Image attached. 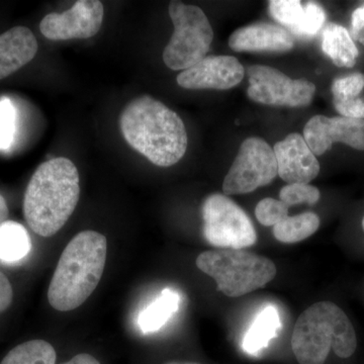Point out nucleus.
Segmentation results:
<instances>
[{
    "mask_svg": "<svg viewBox=\"0 0 364 364\" xmlns=\"http://www.w3.org/2000/svg\"><path fill=\"white\" fill-rule=\"evenodd\" d=\"M119 128L133 149L159 167L176 164L188 149V133L181 117L150 95L127 105Z\"/></svg>",
    "mask_w": 364,
    "mask_h": 364,
    "instance_id": "f257e3e1",
    "label": "nucleus"
},
{
    "mask_svg": "<svg viewBox=\"0 0 364 364\" xmlns=\"http://www.w3.org/2000/svg\"><path fill=\"white\" fill-rule=\"evenodd\" d=\"M77 167L64 157L53 158L38 167L26 186L23 215L40 236H54L73 214L80 196Z\"/></svg>",
    "mask_w": 364,
    "mask_h": 364,
    "instance_id": "f03ea898",
    "label": "nucleus"
},
{
    "mask_svg": "<svg viewBox=\"0 0 364 364\" xmlns=\"http://www.w3.org/2000/svg\"><path fill=\"white\" fill-rule=\"evenodd\" d=\"M107 241L92 230L71 239L60 256L48 291L55 310L69 312L83 305L97 289L107 261Z\"/></svg>",
    "mask_w": 364,
    "mask_h": 364,
    "instance_id": "7ed1b4c3",
    "label": "nucleus"
},
{
    "mask_svg": "<svg viewBox=\"0 0 364 364\" xmlns=\"http://www.w3.org/2000/svg\"><path fill=\"white\" fill-rule=\"evenodd\" d=\"M358 348L353 325L336 304L318 301L299 315L291 336V349L299 364H324L333 349L349 358Z\"/></svg>",
    "mask_w": 364,
    "mask_h": 364,
    "instance_id": "20e7f679",
    "label": "nucleus"
},
{
    "mask_svg": "<svg viewBox=\"0 0 364 364\" xmlns=\"http://www.w3.org/2000/svg\"><path fill=\"white\" fill-rule=\"evenodd\" d=\"M196 267L215 279L217 289L239 298L262 289L277 275L274 262L243 249H218L198 256Z\"/></svg>",
    "mask_w": 364,
    "mask_h": 364,
    "instance_id": "39448f33",
    "label": "nucleus"
},
{
    "mask_svg": "<svg viewBox=\"0 0 364 364\" xmlns=\"http://www.w3.org/2000/svg\"><path fill=\"white\" fill-rule=\"evenodd\" d=\"M169 16L174 33L163 51V61L171 70H186L207 56L214 39L212 26L198 6L171 1Z\"/></svg>",
    "mask_w": 364,
    "mask_h": 364,
    "instance_id": "423d86ee",
    "label": "nucleus"
},
{
    "mask_svg": "<svg viewBox=\"0 0 364 364\" xmlns=\"http://www.w3.org/2000/svg\"><path fill=\"white\" fill-rule=\"evenodd\" d=\"M203 233L205 240L221 249L250 247L257 234L248 215L231 198L214 193L203 203Z\"/></svg>",
    "mask_w": 364,
    "mask_h": 364,
    "instance_id": "0eeeda50",
    "label": "nucleus"
},
{
    "mask_svg": "<svg viewBox=\"0 0 364 364\" xmlns=\"http://www.w3.org/2000/svg\"><path fill=\"white\" fill-rule=\"evenodd\" d=\"M277 176L274 151L260 138L246 139L228 171L223 191L225 196L244 195L272 183Z\"/></svg>",
    "mask_w": 364,
    "mask_h": 364,
    "instance_id": "6e6552de",
    "label": "nucleus"
},
{
    "mask_svg": "<svg viewBox=\"0 0 364 364\" xmlns=\"http://www.w3.org/2000/svg\"><path fill=\"white\" fill-rule=\"evenodd\" d=\"M248 97L267 105L306 107L312 102L316 86L306 79H291L279 69L253 65L248 69Z\"/></svg>",
    "mask_w": 364,
    "mask_h": 364,
    "instance_id": "1a4fd4ad",
    "label": "nucleus"
},
{
    "mask_svg": "<svg viewBox=\"0 0 364 364\" xmlns=\"http://www.w3.org/2000/svg\"><path fill=\"white\" fill-rule=\"evenodd\" d=\"M104 4L98 0H79L64 13L47 14L40 23L41 33L51 41L90 39L104 21Z\"/></svg>",
    "mask_w": 364,
    "mask_h": 364,
    "instance_id": "9d476101",
    "label": "nucleus"
},
{
    "mask_svg": "<svg viewBox=\"0 0 364 364\" xmlns=\"http://www.w3.org/2000/svg\"><path fill=\"white\" fill-rule=\"evenodd\" d=\"M304 139L316 156L324 154L334 143L363 151L364 119L315 116L306 123Z\"/></svg>",
    "mask_w": 364,
    "mask_h": 364,
    "instance_id": "9b49d317",
    "label": "nucleus"
},
{
    "mask_svg": "<svg viewBox=\"0 0 364 364\" xmlns=\"http://www.w3.org/2000/svg\"><path fill=\"white\" fill-rule=\"evenodd\" d=\"M244 77V68L232 56H208L196 65L182 71L176 80L186 90H227L235 87Z\"/></svg>",
    "mask_w": 364,
    "mask_h": 364,
    "instance_id": "f8f14e48",
    "label": "nucleus"
},
{
    "mask_svg": "<svg viewBox=\"0 0 364 364\" xmlns=\"http://www.w3.org/2000/svg\"><path fill=\"white\" fill-rule=\"evenodd\" d=\"M277 176L289 184H309L318 176L320 163L305 139L299 134H289L284 140L275 144Z\"/></svg>",
    "mask_w": 364,
    "mask_h": 364,
    "instance_id": "ddd939ff",
    "label": "nucleus"
},
{
    "mask_svg": "<svg viewBox=\"0 0 364 364\" xmlns=\"http://www.w3.org/2000/svg\"><path fill=\"white\" fill-rule=\"evenodd\" d=\"M269 13L275 21L301 39H312L325 25L324 9L316 2L303 6L299 0H272Z\"/></svg>",
    "mask_w": 364,
    "mask_h": 364,
    "instance_id": "4468645a",
    "label": "nucleus"
},
{
    "mask_svg": "<svg viewBox=\"0 0 364 364\" xmlns=\"http://www.w3.org/2000/svg\"><path fill=\"white\" fill-rule=\"evenodd\" d=\"M291 33L282 26L256 23L232 33L229 46L236 52H287L293 49Z\"/></svg>",
    "mask_w": 364,
    "mask_h": 364,
    "instance_id": "2eb2a0df",
    "label": "nucleus"
},
{
    "mask_svg": "<svg viewBox=\"0 0 364 364\" xmlns=\"http://www.w3.org/2000/svg\"><path fill=\"white\" fill-rule=\"evenodd\" d=\"M38 53V42L26 26H14L0 35V80L30 63Z\"/></svg>",
    "mask_w": 364,
    "mask_h": 364,
    "instance_id": "dca6fc26",
    "label": "nucleus"
},
{
    "mask_svg": "<svg viewBox=\"0 0 364 364\" xmlns=\"http://www.w3.org/2000/svg\"><path fill=\"white\" fill-rule=\"evenodd\" d=\"M322 50L337 67L352 68L359 55L358 47L344 26L328 23L322 33Z\"/></svg>",
    "mask_w": 364,
    "mask_h": 364,
    "instance_id": "f3484780",
    "label": "nucleus"
},
{
    "mask_svg": "<svg viewBox=\"0 0 364 364\" xmlns=\"http://www.w3.org/2000/svg\"><path fill=\"white\" fill-rule=\"evenodd\" d=\"M282 327L279 314L273 306L263 309L252 323L244 336L242 348L248 354L259 353L267 348L270 340L277 336Z\"/></svg>",
    "mask_w": 364,
    "mask_h": 364,
    "instance_id": "a211bd4d",
    "label": "nucleus"
},
{
    "mask_svg": "<svg viewBox=\"0 0 364 364\" xmlns=\"http://www.w3.org/2000/svg\"><path fill=\"white\" fill-rule=\"evenodd\" d=\"M181 296L173 289H163L147 308L144 309L138 318V325L143 333L156 332L168 322L178 311Z\"/></svg>",
    "mask_w": 364,
    "mask_h": 364,
    "instance_id": "6ab92c4d",
    "label": "nucleus"
},
{
    "mask_svg": "<svg viewBox=\"0 0 364 364\" xmlns=\"http://www.w3.org/2000/svg\"><path fill=\"white\" fill-rule=\"evenodd\" d=\"M31 249L30 235L23 225L14 221L0 224V260L16 262L28 256Z\"/></svg>",
    "mask_w": 364,
    "mask_h": 364,
    "instance_id": "aec40b11",
    "label": "nucleus"
},
{
    "mask_svg": "<svg viewBox=\"0 0 364 364\" xmlns=\"http://www.w3.org/2000/svg\"><path fill=\"white\" fill-rule=\"evenodd\" d=\"M320 218L312 212L287 217L273 226V235L277 241L284 244L299 243L318 231Z\"/></svg>",
    "mask_w": 364,
    "mask_h": 364,
    "instance_id": "412c9836",
    "label": "nucleus"
},
{
    "mask_svg": "<svg viewBox=\"0 0 364 364\" xmlns=\"http://www.w3.org/2000/svg\"><path fill=\"white\" fill-rule=\"evenodd\" d=\"M54 347L45 340H31L18 345L4 356L0 364H56Z\"/></svg>",
    "mask_w": 364,
    "mask_h": 364,
    "instance_id": "4be33fe9",
    "label": "nucleus"
},
{
    "mask_svg": "<svg viewBox=\"0 0 364 364\" xmlns=\"http://www.w3.org/2000/svg\"><path fill=\"white\" fill-rule=\"evenodd\" d=\"M364 88V74H349L344 77L334 79L332 83L333 104L353 102L358 100Z\"/></svg>",
    "mask_w": 364,
    "mask_h": 364,
    "instance_id": "5701e85b",
    "label": "nucleus"
},
{
    "mask_svg": "<svg viewBox=\"0 0 364 364\" xmlns=\"http://www.w3.org/2000/svg\"><path fill=\"white\" fill-rule=\"evenodd\" d=\"M320 191L311 184L293 183L282 188L279 200L289 208L301 203L315 205L320 200Z\"/></svg>",
    "mask_w": 364,
    "mask_h": 364,
    "instance_id": "b1692460",
    "label": "nucleus"
},
{
    "mask_svg": "<svg viewBox=\"0 0 364 364\" xmlns=\"http://www.w3.org/2000/svg\"><path fill=\"white\" fill-rule=\"evenodd\" d=\"M16 111L9 97L0 98V150H9L16 136Z\"/></svg>",
    "mask_w": 364,
    "mask_h": 364,
    "instance_id": "393cba45",
    "label": "nucleus"
},
{
    "mask_svg": "<svg viewBox=\"0 0 364 364\" xmlns=\"http://www.w3.org/2000/svg\"><path fill=\"white\" fill-rule=\"evenodd\" d=\"M289 208L279 200L267 198L258 203L255 215L263 226L273 227L289 217Z\"/></svg>",
    "mask_w": 364,
    "mask_h": 364,
    "instance_id": "a878e982",
    "label": "nucleus"
},
{
    "mask_svg": "<svg viewBox=\"0 0 364 364\" xmlns=\"http://www.w3.org/2000/svg\"><path fill=\"white\" fill-rule=\"evenodd\" d=\"M352 39L364 46V4L358 7L351 16Z\"/></svg>",
    "mask_w": 364,
    "mask_h": 364,
    "instance_id": "bb28decb",
    "label": "nucleus"
},
{
    "mask_svg": "<svg viewBox=\"0 0 364 364\" xmlns=\"http://www.w3.org/2000/svg\"><path fill=\"white\" fill-rule=\"evenodd\" d=\"M14 289L9 279L0 272V313L4 312L13 303Z\"/></svg>",
    "mask_w": 364,
    "mask_h": 364,
    "instance_id": "cd10ccee",
    "label": "nucleus"
},
{
    "mask_svg": "<svg viewBox=\"0 0 364 364\" xmlns=\"http://www.w3.org/2000/svg\"><path fill=\"white\" fill-rule=\"evenodd\" d=\"M63 364H100V363L90 354L80 353Z\"/></svg>",
    "mask_w": 364,
    "mask_h": 364,
    "instance_id": "c85d7f7f",
    "label": "nucleus"
},
{
    "mask_svg": "<svg viewBox=\"0 0 364 364\" xmlns=\"http://www.w3.org/2000/svg\"><path fill=\"white\" fill-rule=\"evenodd\" d=\"M7 217H9V208H7L6 198L0 195V224L7 221Z\"/></svg>",
    "mask_w": 364,
    "mask_h": 364,
    "instance_id": "c756f323",
    "label": "nucleus"
},
{
    "mask_svg": "<svg viewBox=\"0 0 364 364\" xmlns=\"http://www.w3.org/2000/svg\"><path fill=\"white\" fill-rule=\"evenodd\" d=\"M166 364H200V363H168Z\"/></svg>",
    "mask_w": 364,
    "mask_h": 364,
    "instance_id": "7c9ffc66",
    "label": "nucleus"
},
{
    "mask_svg": "<svg viewBox=\"0 0 364 364\" xmlns=\"http://www.w3.org/2000/svg\"><path fill=\"white\" fill-rule=\"evenodd\" d=\"M363 232H364V217H363Z\"/></svg>",
    "mask_w": 364,
    "mask_h": 364,
    "instance_id": "2f4dec72",
    "label": "nucleus"
}]
</instances>
